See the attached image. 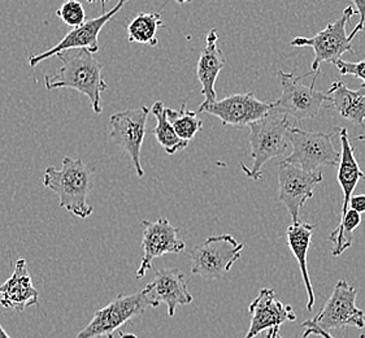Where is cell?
I'll return each instance as SVG.
<instances>
[{
    "instance_id": "9a60e30c",
    "label": "cell",
    "mask_w": 365,
    "mask_h": 338,
    "mask_svg": "<svg viewBox=\"0 0 365 338\" xmlns=\"http://www.w3.org/2000/svg\"><path fill=\"white\" fill-rule=\"evenodd\" d=\"M251 324L243 338H255L263 331L279 328L286 322H295L297 315L290 304H285L276 298V293L270 287H263L259 295L249 306Z\"/></svg>"
},
{
    "instance_id": "8992f818",
    "label": "cell",
    "mask_w": 365,
    "mask_h": 338,
    "mask_svg": "<svg viewBox=\"0 0 365 338\" xmlns=\"http://www.w3.org/2000/svg\"><path fill=\"white\" fill-rule=\"evenodd\" d=\"M333 135L334 133L308 132L292 126V153L282 162L294 164L306 172H316L322 167H338L341 153L334 148Z\"/></svg>"
},
{
    "instance_id": "4316f807",
    "label": "cell",
    "mask_w": 365,
    "mask_h": 338,
    "mask_svg": "<svg viewBox=\"0 0 365 338\" xmlns=\"http://www.w3.org/2000/svg\"><path fill=\"white\" fill-rule=\"evenodd\" d=\"M351 1L354 3V6L356 7V11H358L359 15H360V21L358 22V25L349 34V38H350L351 41H354V38L356 37L361 30L365 29V0H351Z\"/></svg>"
},
{
    "instance_id": "ba28073f",
    "label": "cell",
    "mask_w": 365,
    "mask_h": 338,
    "mask_svg": "<svg viewBox=\"0 0 365 338\" xmlns=\"http://www.w3.org/2000/svg\"><path fill=\"white\" fill-rule=\"evenodd\" d=\"M354 15V8L349 6L338 20L328 24L325 29L314 37H297L292 39L290 43L294 47H311L314 50V59L309 73L320 72L322 63L334 64L346 52L354 53L352 41L346 34V25Z\"/></svg>"
},
{
    "instance_id": "5b68a950",
    "label": "cell",
    "mask_w": 365,
    "mask_h": 338,
    "mask_svg": "<svg viewBox=\"0 0 365 338\" xmlns=\"http://www.w3.org/2000/svg\"><path fill=\"white\" fill-rule=\"evenodd\" d=\"M311 73L297 77L284 71L278 72V80L281 83V96L276 102L272 103V110L277 111L287 118H295L298 121L316 118L324 102H329L327 94L314 88L316 80L320 72H316L311 85H303L302 78Z\"/></svg>"
},
{
    "instance_id": "f1b7e54d",
    "label": "cell",
    "mask_w": 365,
    "mask_h": 338,
    "mask_svg": "<svg viewBox=\"0 0 365 338\" xmlns=\"http://www.w3.org/2000/svg\"><path fill=\"white\" fill-rule=\"evenodd\" d=\"M350 208L356 212L365 213V194L354 195L350 199Z\"/></svg>"
},
{
    "instance_id": "d6a6232c",
    "label": "cell",
    "mask_w": 365,
    "mask_h": 338,
    "mask_svg": "<svg viewBox=\"0 0 365 338\" xmlns=\"http://www.w3.org/2000/svg\"><path fill=\"white\" fill-rule=\"evenodd\" d=\"M0 338H11L7 334V332L4 331V328L1 327V324H0Z\"/></svg>"
},
{
    "instance_id": "2e32d148",
    "label": "cell",
    "mask_w": 365,
    "mask_h": 338,
    "mask_svg": "<svg viewBox=\"0 0 365 338\" xmlns=\"http://www.w3.org/2000/svg\"><path fill=\"white\" fill-rule=\"evenodd\" d=\"M145 289L154 303V307H158L160 303L167 304L170 317H175L178 306H186L192 302L185 275L175 268H163L156 271L154 280L148 282Z\"/></svg>"
},
{
    "instance_id": "f546056e",
    "label": "cell",
    "mask_w": 365,
    "mask_h": 338,
    "mask_svg": "<svg viewBox=\"0 0 365 338\" xmlns=\"http://www.w3.org/2000/svg\"><path fill=\"white\" fill-rule=\"evenodd\" d=\"M265 338H282L279 336V332H278V328H272L269 331L267 332V334H265ZM302 338H308L307 334L306 333H303V336Z\"/></svg>"
},
{
    "instance_id": "7402d4cb",
    "label": "cell",
    "mask_w": 365,
    "mask_h": 338,
    "mask_svg": "<svg viewBox=\"0 0 365 338\" xmlns=\"http://www.w3.org/2000/svg\"><path fill=\"white\" fill-rule=\"evenodd\" d=\"M163 26V19L159 12H140L126 26L128 41L130 43L148 44L155 47L159 43L158 30Z\"/></svg>"
},
{
    "instance_id": "836d02e7",
    "label": "cell",
    "mask_w": 365,
    "mask_h": 338,
    "mask_svg": "<svg viewBox=\"0 0 365 338\" xmlns=\"http://www.w3.org/2000/svg\"><path fill=\"white\" fill-rule=\"evenodd\" d=\"M175 3H178L180 6H183V4H186V3H190L192 0H175Z\"/></svg>"
},
{
    "instance_id": "8fae6325",
    "label": "cell",
    "mask_w": 365,
    "mask_h": 338,
    "mask_svg": "<svg viewBox=\"0 0 365 338\" xmlns=\"http://www.w3.org/2000/svg\"><path fill=\"white\" fill-rule=\"evenodd\" d=\"M322 180L320 170L306 172L289 163L278 164V199L292 215V222L299 221L300 210L308 199L314 198V189Z\"/></svg>"
},
{
    "instance_id": "44dd1931",
    "label": "cell",
    "mask_w": 365,
    "mask_h": 338,
    "mask_svg": "<svg viewBox=\"0 0 365 338\" xmlns=\"http://www.w3.org/2000/svg\"><path fill=\"white\" fill-rule=\"evenodd\" d=\"M316 227L308 224V222H302V221H295L292 222V225L287 228L286 237H287V243L292 250L294 257L297 259L299 265L300 272L303 276L304 287L307 290L308 295V311H312L314 304V292L312 287V282L309 279V272H308L307 254L311 240L314 235Z\"/></svg>"
},
{
    "instance_id": "484cf974",
    "label": "cell",
    "mask_w": 365,
    "mask_h": 338,
    "mask_svg": "<svg viewBox=\"0 0 365 338\" xmlns=\"http://www.w3.org/2000/svg\"><path fill=\"white\" fill-rule=\"evenodd\" d=\"M334 66L342 76H354L359 80H361L363 85H365V60H361L359 63H350V61L339 59L336 60Z\"/></svg>"
},
{
    "instance_id": "d4e9b609",
    "label": "cell",
    "mask_w": 365,
    "mask_h": 338,
    "mask_svg": "<svg viewBox=\"0 0 365 338\" xmlns=\"http://www.w3.org/2000/svg\"><path fill=\"white\" fill-rule=\"evenodd\" d=\"M56 16L73 29L86 21L85 8L78 0H66L56 11Z\"/></svg>"
},
{
    "instance_id": "d590c367",
    "label": "cell",
    "mask_w": 365,
    "mask_h": 338,
    "mask_svg": "<svg viewBox=\"0 0 365 338\" xmlns=\"http://www.w3.org/2000/svg\"><path fill=\"white\" fill-rule=\"evenodd\" d=\"M360 338H365V334H361V336H360Z\"/></svg>"
},
{
    "instance_id": "30bf717a",
    "label": "cell",
    "mask_w": 365,
    "mask_h": 338,
    "mask_svg": "<svg viewBox=\"0 0 365 338\" xmlns=\"http://www.w3.org/2000/svg\"><path fill=\"white\" fill-rule=\"evenodd\" d=\"M150 108L142 106L137 110H125L110 118V138L129 155L137 176H145L140 163V151L146 135L147 118Z\"/></svg>"
},
{
    "instance_id": "d6986e66",
    "label": "cell",
    "mask_w": 365,
    "mask_h": 338,
    "mask_svg": "<svg viewBox=\"0 0 365 338\" xmlns=\"http://www.w3.org/2000/svg\"><path fill=\"white\" fill-rule=\"evenodd\" d=\"M336 130L339 133L341 137V160L338 164V175L336 180L338 184L341 185V189L344 191V207H342V217L344 219L346 212L350 210V199L352 193L356 189L359 181L364 178V172L359 167L358 160L355 158V148L351 146L349 133L346 128H336Z\"/></svg>"
},
{
    "instance_id": "e0dca14e",
    "label": "cell",
    "mask_w": 365,
    "mask_h": 338,
    "mask_svg": "<svg viewBox=\"0 0 365 338\" xmlns=\"http://www.w3.org/2000/svg\"><path fill=\"white\" fill-rule=\"evenodd\" d=\"M38 303L39 293L33 285L28 263L25 259H19L9 279L0 284V304L4 309L21 312L30 306H37Z\"/></svg>"
},
{
    "instance_id": "e575fe53",
    "label": "cell",
    "mask_w": 365,
    "mask_h": 338,
    "mask_svg": "<svg viewBox=\"0 0 365 338\" xmlns=\"http://www.w3.org/2000/svg\"><path fill=\"white\" fill-rule=\"evenodd\" d=\"M358 140H363V142H365V133L364 134H361V135H359Z\"/></svg>"
},
{
    "instance_id": "277c9868",
    "label": "cell",
    "mask_w": 365,
    "mask_h": 338,
    "mask_svg": "<svg viewBox=\"0 0 365 338\" xmlns=\"http://www.w3.org/2000/svg\"><path fill=\"white\" fill-rule=\"evenodd\" d=\"M150 307H154V303L145 287L133 295H117L107 306L98 309L93 320L74 338H113L115 332L124 324L143 314Z\"/></svg>"
},
{
    "instance_id": "4dcf8cb0",
    "label": "cell",
    "mask_w": 365,
    "mask_h": 338,
    "mask_svg": "<svg viewBox=\"0 0 365 338\" xmlns=\"http://www.w3.org/2000/svg\"><path fill=\"white\" fill-rule=\"evenodd\" d=\"M88 3L90 4H94L96 1H101V4H102L103 11L106 12V6H107V3H108V0H86Z\"/></svg>"
},
{
    "instance_id": "7a4b0ae2",
    "label": "cell",
    "mask_w": 365,
    "mask_h": 338,
    "mask_svg": "<svg viewBox=\"0 0 365 338\" xmlns=\"http://www.w3.org/2000/svg\"><path fill=\"white\" fill-rule=\"evenodd\" d=\"M94 168H90L82 159L66 156L61 168L48 167L44 170V188L58 197V205L80 219L88 217L94 208L88 203V195L93 188Z\"/></svg>"
},
{
    "instance_id": "1f68e13d",
    "label": "cell",
    "mask_w": 365,
    "mask_h": 338,
    "mask_svg": "<svg viewBox=\"0 0 365 338\" xmlns=\"http://www.w3.org/2000/svg\"><path fill=\"white\" fill-rule=\"evenodd\" d=\"M120 338H139L138 336L133 334V333H120Z\"/></svg>"
},
{
    "instance_id": "9c48e42d",
    "label": "cell",
    "mask_w": 365,
    "mask_h": 338,
    "mask_svg": "<svg viewBox=\"0 0 365 338\" xmlns=\"http://www.w3.org/2000/svg\"><path fill=\"white\" fill-rule=\"evenodd\" d=\"M358 290L346 280H339L322 311L312 319L322 331L341 329L354 327L363 329L365 327V314L356 306Z\"/></svg>"
},
{
    "instance_id": "6da1fadb",
    "label": "cell",
    "mask_w": 365,
    "mask_h": 338,
    "mask_svg": "<svg viewBox=\"0 0 365 338\" xmlns=\"http://www.w3.org/2000/svg\"><path fill=\"white\" fill-rule=\"evenodd\" d=\"M56 56L61 66L50 77L44 76L46 88H73L88 96L94 113L101 115L102 93L108 90V83L103 78L102 64L85 48L60 52Z\"/></svg>"
},
{
    "instance_id": "603a6c76",
    "label": "cell",
    "mask_w": 365,
    "mask_h": 338,
    "mask_svg": "<svg viewBox=\"0 0 365 338\" xmlns=\"http://www.w3.org/2000/svg\"><path fill=\"white\" fill-rule=\"evenodd\" d=\"M150 112L154 115L158 124L155 126L154 135L158 143L168 155H175L183 148L189 146V142L178 138L172 126L169 124L168 118L165 115V106L163 101H156L154 106L150 108Z\"/></svg>"
},
{
    "instance_id": "ffe728a7",
    "label": "cell",
    "mask_w": 365,
    "mask_h": 338,
    "mask_svg": "<svg viewBox=\"0 0 365 338\" xmlns=\"http://www.w3.org/2000/svg\"><path fill=\"white\" fill-rule=\"evenodd\" d=\"M327 96L333 108L356 126H365V85L352 90L344 82L336 81L330 86Z\"/></svg>"
},
{
    "instance_id": "83f0119b",
    "label": "cell",
    "mask_w": 365,
    "mask_h": 338,
    "mask_svg": "<svg viewBox=\"0 0 365 338\" xmlns=\"http://www.w3.org/2000/svg\"><path fill=\"white\" fill-rule=\"evenodd\" d=\"M303 327L307 328L306 332H304L307 336H309V334H317V336H322V338H334L329 332L322 331V328H319L312 320L304 322Z\"/></svg>"
},
{
    "instance_id": "4fadbf2b",
    "label": "cell",
    "mask_w": 365,
    "mask_h": 338,
    "mask_svg": "<svg viewBox=\"0 0 365 338\" xmlns=\"http://www.w3.org/2000/svg\"><path fill=\"white\" fill-rule=\"evenodd\" d=\"M272 110V103L259 101L254 93L234 94L211 104H200L197 113H210L219 118L224 126H250L265 118Z\"/></svg>"
},
{
    "instance_id": "ac0fdd59",
    "label": "cell",
    "mask_w": 365,
    "mask_h": 338,
    "mask_svg": "<svg viewBox=\"0 0 365 338\" xmlns=\"http://www.w3.org/2000/svg\"><path fill=\"white\" fill-rule=\"evenodd\" d=\"M217 30H210L205 38V48L197 61V80L202 85V96H205V102L202 104H211L217 101L215 85L220 72L227 64L225 55L217 46Z\"/></svg>"
},
{
    "instance_id": "5bb4252c",
    "label": "cell",
    "mask_w": 365,
    "mask_h": 338,
    "mask_svg": "<svg viewBox=\"0 0 365 338\" xmlns=\"http://www.w3.org/2000/svg\"><path fill=\"white\" fill-rule=\"evenodd\" d=\"M142 227L143 255L135 275L137 280L146 276L147 271L151 268L156 257H164L167 254H180L186 247V243L181 241L177 235L178 228L173 227L165 217H160L156 221L143 220Z\"/></svg>"
},
{
    "instance_id": "cb8c5ba5",
    "label": "cell",
    "mask_w": 365,
    "mask_h": 338,
    "mask_svg": "<svg viewBox=\"0 0 365 338\" xmlns=\"http://www.w3.org/2000/svg\"><path fill=\"white\" fill-rule=\"evenodd\" d=\"M165 115L178 138L185 142H190L203 129V121L197 118V112L187 110L186 104H182L180 110L165 107Z\"/></svg>"
},
{
    "instance_id": "52a82bcc",
    "label": "cell",
    "mask_w": 365,
    "mask_h": 338,
    "mask_svg": "<svg viewBox=\"0 0 365 338\" xmlns=\"http://www.w3.org/2000/svg\"><path fill=\"white\" fill-rule=\"evenodd\" d=\"M243 243L230 235H212L190 251L191 273L205 280L224 277L241 259Z\"/></svg>"
},
{
    "instance_id": "7c38bea8",
    "label": "cell",
    "mask_w": 365,
    "mask_h": 338,
    "mask_svg": "<svg viewBox=\"0 0 365 338\" xmlns=\"http://www.w3.org/2000/svg\"><path fill=\"white\" fill-rule=\"evenodd\" d=\"M129 0H118L116 6L112 8L108 12H104L103 15L98 16L96 19L86 20L80 26L71 30L66 37L63 38L56 46L51 47L50 50L38 53V55H30L29 66L31 68L42 63L44 60L50 59L52 56H56L60 52L71 51V50H81L85 48L90 53H96L99 51V34L102 31L104 25L113 19L118 11H121L125 4Z\"/></svg>"
},
{
    "instance_id": "3957f363",
    "label": "cell",
    "mask_w": 365,
    "mask_h": 338,
    "mask_svg": "<svg viewBox=\"0 0 365 338\" xmlns=\"http://www.w3.org/2000/svg\"><path fill=\"white\" fill-rule=\"evenodd\" d=\"M290 120L277 111L270 110L265 118L250 126V145L252 167L243 163L242 169L246 176L254 181H260L263 177V165L273 158L286 153L290 146Z\"/></svg>"
},
{
    "instance_id": "8d00e7d4",
    "label": "cell",
    "mask_w": 365,
    "mask_h": 338,
    "mask_svg": "<svg viewBox=\"0 0 365 338\" xmlns=\"http://www.w3.org/2000/svg\"><path fill=\"white\" fill-rule=\"evenodd\" d=\"M312 1H317V0H312Z\"/></svg>"
}]
</instances>
